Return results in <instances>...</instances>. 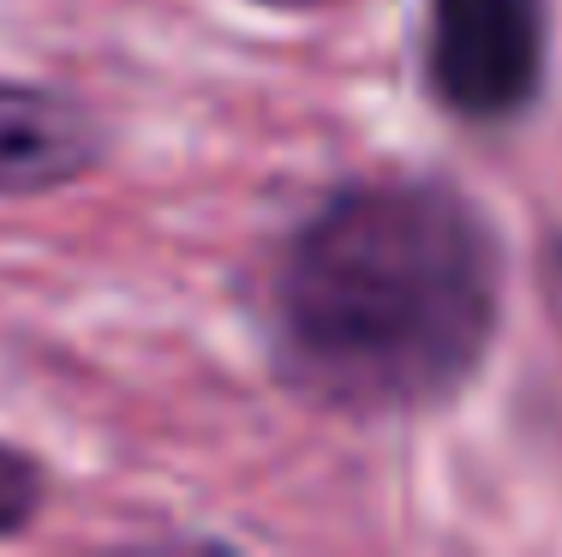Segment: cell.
Wrapping results in <instances>:
<instances>
[{"mask_svg":"<svg viewBox=\"0 0 562 557\" xmlns=\"http://www.w3.org/2000/svg\"><path fill=\"white\" fill-rule=\"evenodd\" d=\"M102 126L85 102L48 85L0 78V198H36L90 175Z\"/></svg>","mask_w":562,"mask_h":557,"instance_id":"cell-3","label":"cell"},{"mask_svg":"<svg viewBox=\"0 0 562 557\" xmlns=\"http://www.w3.org/2000/svg\"><path fill=\"white\" fill-rule=\"evenodd\" d=\"M503 318V246L449 180L329 192L270 276L276 371L336 414H419L467 390Z\"/></svg>","mask_w":562,"mask_h":557,"instance_id":"cell-1","label":"cell"},{"mask_svg":"<svg viewBox=\"0 0 562 557\" xmlns=\"http://www.w3.org/2000/svg\"><path fill=\"white\" fill-rule=\"evenodd\" d=\"M263 7H281V12H305V7H324V0H263Z\"/></svg>","mask_w":562,"mask_h":557,"instance_id":"cell-5","label":"cell"},{"mask_svg":"<svg viewBox=\"0 0 562 557\" xmlns=\"http://www.w3.org/2000/svg\"><path fill=\"white\" fill-rule=\"evenodd\" d=\"M544 66H551L544 0H431L425 78L454 121H520L544 90Z\"/></svg>","mask_w":562,"mask_h":557,"instance_id":"cell-2","label":"cell"},{"mask_svg":"<svg viewBox=\"0 0 562 557\" xmlns=\"http://www.w3.org/2000/svg\"><path fill=\"white\" fill-rule=\"evenodd\" d=\"M43 492H48V480H43V468H36V456L0 444V539L36 522Z\"/></svg>","mask_w":562,"mask_h":557,"instance_id":"cell-4","label":"cell"}]
</instances>
